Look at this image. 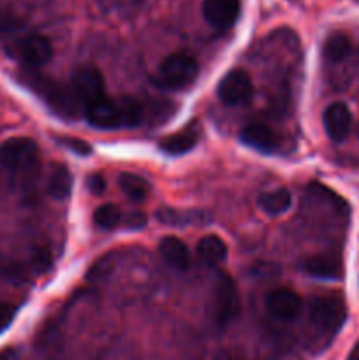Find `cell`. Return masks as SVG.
I'll use <instances>...</instances> for the list:
<instances>
[{"instance_id":"1","label":"cell","mask_w":359,"mask_h":360,"mask_svg":"<svg viewBox=\"0 0 359 360\" xmlns=\"http://www.w3.org/2000/svg\"><path fill=\"white\" fill-rule=\"evenodd\" d=\"M88 123L95 129L113 130L122 127H137L144 118V109L134 98L113 101L108 95L84 108Z\"/></svg>"},{"instance_id":"2","label":"cell","mask_w":359,"mask_h":360,"mask_svg":"<svg viewBox=\"0 0 359 360\" xmlns=\"http://www.w3.org/2000/svg\"><path fill=\"white\" fill-rule=\"evenodd\" d=\"M197 74H199V63L196 56L187 51H176L162 60L157 83L168 90H182L196 81Z\"/></svg>"},{"instance_id":"3","label":"cell","mask_w":359,"mask_h":360,"mask_svg":"<svg viewBox=\"0 0 359 360\" xmlns=\"http://www.w3.org/2000/svg\"><path fill=\"white\" fill-rule=\"evenodd\" d=\"M308 316L312 326L320 333L334 334L347 319V304L338 294L315 295L308 304Z\"/></svg>"},{"instance_id":"4","label":"cell","mask_w":359,"mask_h":360,"mask_svg":"<svg viewBox=\"0 0 359 360\" xmlns=\"http://www.w3.org/2000/svg\"><path fill=\"white\" fill-rule=\"evenodd\" d=\"M39 162V146L30 137H11L0 146V164L14 172H27Z\"/></svg>"},{"instance_id":"5","label":"cell","mask_w":359,"mask_h":360,"mask_svg":"<svg viewBox=\"0 0 359 360\" xmlns=\"http://www.w3.org/2000/svg\"><path fill=\"white\" fill-rule=\"evenodd\" d=\"M239 315V294L229 274L218 273L213 287V319L220 327L229 326Z\"/></svg>"},{"instance_id":"6","label":"cell","mask_w":359,"mask_h":360,"mask_svg":"<svg viewBox=\"0 0 359 360\" xmlns=\"http://www.w3.org/2000/svg\"><path fill=\"white\" fill-rule=\"evenodd\" d=\"M70 86H73L74 97L84 108L106 97L104 77H102L101 70L94 65H83L76 69V72L73 74V79H70Z\"/></svg>"},{"instance_id":"7","label":"cell","mask_w":359,"mask_h":360,"mask_svg":"<svg viewBox=\"0 0 359 360\" xmlns=\"http://www.w3.org/2000/svg\"><path fill=\"white\" fill-rule=\"evenodd\" d=\"M217 94L225 105H245L252 101V79L245 70L232 69L220 79Z\"/></svg>"},{"instance_id":"8","label":"cell","mask_w":359,"mask_h":360,"mask_svg":"<svg viewBox=\"0 0 359 360\" xmlns=\"http://www.w3.org/2000/svg\"><path fill=\"white\" fill-rule=\"evenodd\" d=\"M9 53L14 58L20 60L21 63H25L27 67H41L51 60L53 48L51 42L46 37L32 34L27 35V37L18 39V41L11 46Z\"/></svg>"},{"instance_id":"9","label":"cell","mask_w":359,"mask_h":360,"mask_svg":"<svg viewBox=\"0 0 359 360\" xmlns=\"http://www.w3.org/2000/svg\"><path fill=\"white\" fill-rule=\"evenodd\" d=\"M264 302H266L267 311L282 322H292L303 311V299L299 297L298 292L287 287L273 288L267 292Z\"/></svg>"},{"instance_id":"10","label":"cell","mask_w":359,"mask_h":360,"mask_svg":"<svg viewBox=\"0 0 359 360\" xmlns=\"http://www.w3.org/2000/svg\"><path fill=\"white\" fill-rule=\"evenodd\" d=\"M241 13V2L239 0H204L203 14L204 20L215 28L232 27L238 21Z\"/></svg>"},{"instance_id":"11","label":"cell","mask_w":359,"mask_h":360,"mask_svg":"<svg viewBox=\"0 0 359 360\" xmlns=\"http://www.w3.org/2000/svg\"><path fill=\"white\" fill-rule=\"evenodd\" d=\"M324 129L333 143H341L347 139L352 127V115L344 102H333L326 108L322 115Z\"/></svg>"},{"instance_id":"12","label":"cell","mask_w":359,"mask_h":360,"mask_svg":"<svg viewBox=\"0 0 359 360\" xmlns=\"http://www.w3.org/2000/svg\"><path fill=\"white\" fill-rule=\"evenodd\" d=\"M23 79L28 86L34 88V91H37L41 97H44L51 108H55L56 111H65L67 115H70V111H73V102H70L69 95H65L56 86L55 81L48 79L44 76H39V74H27Z\"/></svg>"},{"instance_id":"13","label":"cell","mask_w":359,"mask_h":360,"mask_svg":"<svg viewBox=\"0 0 359 360\" xmlns=\"http://www.w3.org/2000/svg\"><path fill=\"white\" fill-rule=\"evenodd\" d=\"M239 139L246 144V146L253 148V150L260 151V153H273L278 148V136L273 132L271 127L266 123L252 122L245 125L239 132Z\"/></svg>"},{"instance_id":"14","label":"cell","mask_w":359,"mask_h":360,"mask_svg":"<svg viewBox=\"0 0 359 360\" xmlns=\"http://www.w3.org/2000/svg\"><path fill=\"white\" fill-rule=\"evenodd\" d=\"M303 269L315 278L340 280L344 276V260L333 253H320L303 260Z\"/></svg>"},{"instance_id":"15","label":"cell","mask_w":359,"mask_h":360,"mask_svg":"<svg viewBox=\"0 0 359 360\" xmlns=\"http://www.w3.org/2000/svg\"><path fill=\"white\" fill-rule=\"evenodd\" d=\"M199 127H197L196 123H190V125L185 127L183 130H178V132L164 137V139L158 143V148H160V151H164V153L168 155H183L196 146L197 141H199Z\"/></svg>"},{"instance_id":"16","label":"cell","mask_w":359,"mask_h":360,"mask_svg":"<svg viewBox=\"0 0 359 360\" xmlns=\"http://www.w3.org/2000/svg\"><path fill=\"white\" fill-rule=\"evenodd\" d=\"M158 253L164 259V262H168L169 266L175 267V269L185 271L190 266V252L189 246L182 241L180 238L175 236H168L160 241L158 245Z\"/></svg>"},{"instance_id":"17","label":"cell","mask_w":359,"mask_h":360,"mask_svg":"<svg viewBox=\"0 0 359 360\" xmlns=\"http://www.w3.org/2000/svg\"><path fill=\"white\" fill-rule=\"evenodd\" d=\"M227 245L222 238L211 234L206 238L201 239L197 243V255L208 266H215V264H220L227 259Z\"/></svg>"},{"instance_id":"18","label":"cell","mask_w":359,"mask_h":360,"mask_svg":"<svg viewBox=\"0 0 359 360\" xmlns=\"http://www.w3.org/2000/svg\"><path fill=\"white\" fill-rule=\"evenodd\" d=\"M292 195L287 188H275L259 197V207L270 217L284 214L291 207Z\"/></svg>"},{"instance_id":"19","label":"cell","mask_w":359,"mask_h":360,"mask_svg":"<svg viewBox=\"0 0 359 360\" xmlns=\"http://www.w3.org/2000/svg\"><path fill=\"white\" fill-rule=\"evenodd\" d=\"M351 39L348 35H345L344 32H333L331 35H327V39L324 41L322 46V55L327 62H341L348 56L351 53Z\"/></svg>"},{"instance_id":"20","label":"cell","mask_w":359,"mask_h":360,"mask_svg":"<svg viewBox=\"0 0 359 360\" xmlns=\"http://www.w3.org/2000/svg\"><path fill=\"white\" fill-rule=\"evenodd\" d=\"M48 192L56 200L69 199L70 192H73V174L65 165H58L53 169L48 183Z\"/></svg>"},{"instance_id":"21","label":"cell","mask_w":359,"mask_h":360,"mask_svg":"<svg viewBox=\"0 0 359 360\" xmlns=\"http://www.w3.org/2000/svg\"><path fill=\"white\" fill-rule=\"evenodd\" d=\"M118 185L122 192L134 202H143L150 192V185L144 178L134 174V172H123L118 178Z\"/></svg>"},{"instance_id":"22","label":"cell","mask_w":359,"mask_h":360,"mask_svg":"<svg viewBox=\"0 0 359 360\" xmlns=\"http://www.w3.org/2000/svg\"><path fill=\"white\" fill-rule=\"evenodd\" d=\"M122 213L116 206L113 204H102L95 210L94 213V224L95 227L102 229V231H109V229H115L122 224Z\"/></svg>"},{"instance_id":"23","label":"cell","mask_w":359,"mask_h":360,"mask_svg":"<svg viewBox=\"0 0 359 360\" xmlns=\"http://www.w3.org/2000/svg\"><path fill=\"white\" fill-rule=\"evenodd\" d=\"M16 313H18L16 304H13V302H0V333H4V330L13 323Z\"/></svg>"},{"instance_id":"24","label":"cell","mask_w":359,"mask_h":360,"mask_svg":"<svg viewBox=\"0 0 359 360\" xmlns=\"http://www.w3.org/2000/svg\"><path fill=\"white\" fill-rule=\"evenodd\" d=\"M122 225L130 231H137V229H143L146 225V217L143 213H130L127 217L122 218Z\"/></svg>"},{"instance_id":"25","label":"cell","mask_w":359,"mask_h":360,"mask_svg":"<svg viewBox=\"0 0 359 360\" xmlns=\"http://www.w3.org/2000/svg\"><path fill=\"white\" fill-rule=\"evenodd\" d=\"M65 146L69 148L70 151H74L76 155H80V157H88V155L92 153L90 144L84 143V141H81V139H74V137L65 139Z\"/></svg>"},{"instance_id":"26","label":"cell","mask_w":359,"mask_h":360,"mask_svg":"<svg viewBox=\"0 0 359 360\" xmlns=\"http://www.w3.org/2000/svg\"><path fill=\"white\" fill-rule=\"evenodd\" d=\"M88 188H90L92 193H101L104 190V179L99 174H92L88 178Z\"/></svg>"},{"instance_id":"27","label":"cell","mask_w":359,"mask_h":360,"mask_svg":"<svg viewBox=\"0 0 359 360\" xmlns=\"http://www.w3.org/2000/svg\"><path fill=\"white\" fill-rule=\"evenodd\" d=\"M0 360H14V354L13 352H4V354H0Z\"/></svg>"}]
</instances>
